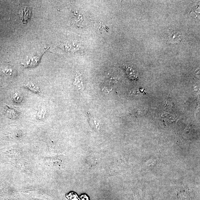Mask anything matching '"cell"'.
<instances>
[{"mask_svg": "<svg viewBox=\"0 0 200 200\" xmlns=\"http://www.w3.org/2000/svg\"><path fill=\"white\" fill-rule=\"evenodd\" d=\"M22 22L23 23H25L27 22L28 19L30 18V11L29 10V9L25 8L22 11Z\"/></svg>", "mask_w": 200, "mask_h": 200, "instance_id": "1", "label": "cell"}, {"mask_svg": "<svg viewBox=\"0 0 200 200\" xmlns=\"http://www.w3.org/2000/svg\"><path fill=\"white\" fill-rule=\"evenodd\" d=\"M126 74L130 79H135L137 78V73L136 71L129 67H127L126 70Z\"/></svg>", "mask_w": 200, "mask_h": 200, "instance_id": "2", "label": "cell"}, {"mask_svg": "<svg viewBox=\"0 0 200 200\" xmlns=\"http://www.w3.org/2000/svg\"><path fill=\"white\" fill-rule=\"evenodd\" d=\"M46 112V110L44 107L39 108L37 117L39 119H42L45 118Z\"/></svg>", "mask_w": 200, "mask_h": 200, "instance_id": "3", "label": "cell"}, {"mask_svg": "<svg viewBox=\"0 0 200 200\" xmlns=\"http://www.w3.org/2000/svg\"><path fill=\"white\" fill-rule=\"evenodd\" d=\"M66 197L69 200H78L79 199L78 195L74 192H71L66 195Z\"/></svg>", "mask_w": 200, "mask_h": 200, "instance_id": "4", "label": "cell"}, {"mask_svg": "<svg viewBox=\"0 0 200 200\" xmlns=\"http://www.w3.org/2000/svg\"><path fill=\"white\" fill-rule=\"evenodd\" d=\"M27 86L29 89H30L32 90H34V91L38 92V89L37 87L35 86L33 83H28V84H27Z\"/></svg>", "mask_w": 200, "mask_h": 200, "instance_id": "5", "label": "cell"}, {"mask_svg": "<svg viewBox=\"0 0 200 200\" xmlns=\"http://www.w3.org/2000/svg\"><path fill=\"white\" fill-rule=\"evenodd\" d=\"M14 94H13V99H14V100H16V101H18V99L19 98L20 99L21 96L18 93H14Z\"/></svg>", "mask_w": 200, "mask_h": 200, "instance_id": "6", "label": "cell"}, {"mask_svg": "<svg viewBox=\"0 0 200 200\" xmlns=\"http://www.w3.org/2000/svg\"><path fill=\"white\" fill-rule=\"evenodd\" d=\"M80 200H89V197L87 196L86 195H82L80 197V199H79Z\"/></svg>", "mask_w": 200, "mask_h": 200, "instance_id": "7", "label": "cell"}]
</instances>
